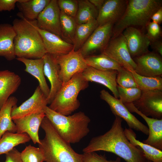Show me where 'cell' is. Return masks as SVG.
I'll list each match as a JSON object with an SVG mask.
<instances>
[{
	"mask_svg": "<svg viewBox=\"0 0 162 162\" xmlns=\"http://www.w3.org/2000/svg\"><path fill=\"white\" fill-rule=\"evenodd\" d=\"M115 116L110 129L103 134L92 138L83 149V153L104 151L114 154L126 162H147L142 150L127 138L122 125V119Z\"/></svg>",
	"mask_w": 162,
	"mask_h": 162,
	"instance_id": "1",
	"label": "cell"
},
{
	"mask_svg": "<svg viewBox=\"0 0 162 162\" xmlns=\"http://www.w3.org/2000/svg\"><path fill=\"white\" fill-rule=\"evenodd\" d=\"M18 16L20 18L14 20L12 25L15 32L14 44L16 57L42 58L47 52L38 29L36 20H27L20 14Z\"/></svg>",
	"mask_w": 162,
	"mask_h": 162,
	"instance_id": "2",
	"label": "cell"
},
{
	"mask_svg": "<svg viewBox=\"0 0 162 162\" xmlns=\"http://www.w3.org/2000/svg\"><path fill=\"white\" fill-rule=\"evenodd\" d=\"M45 136L40 139L39 147L42 149L46 162H83V154H79L71 147L70 144L58 134L48 119L45 116L40 126Z\"/></svg>",
	"mask_w": 162,
	"mask_h": 162,
	"instance_id": "3",
	"label": "cell"
},
{
	"mask_svg": "<svg viewBox=\"0 0 162 162\" xmlns=\"http://www.w3.org/2000/svg\"><path fill=\"white\" fill-rule=\"evenodd\" d=\"M44 112L58 134L70 144L79 142L89 132L88 125L91 120L83 112L65 116L47 106Z\"/></svg>",
	"mask_w": 162,
	"mask_h": 162,
	"instance_id": "4",
	"label": "cell"
},
{
	"mask_svg": "<svg viewBox=\"0 0 162 162\" xmlns=\"http://www.w3.org/2000/svg\"><path fill=\"white\" fill-rule=\"evenodd\" d=\"M162 6L161 0H128L124 14L113 26L112 38L122 34L129 27L144 31L152 15Z\"/></svg>",
	"mask_w": 162,
	"mask_h": 162,
	"instance_id": "5",
	"label": "cell"
},
{
	"mask_svg": "<svg viewBox=\"0 0 162 162\" xmlns=\"http://www.w3.org/2000/svg\"><path fill=\"white\" fill-rule=\"evenodd\" d=\"M88 86V82L84 78L82 73L75 74L62 86L48 107L63 115H70L80 106L77 99L79 93Z\"/></svg>",
	"mask_w": 162,
	"mask_h": 162,
	"instance_id": "6",
	"label": "cell"
},
{
	"mask_svg": "<svg viewBox=\"0 0 162 162\" xmlns=\"http://www.w3.org/2000/svg\"><path fill=\"white\" fill-rule=\"evenodd\" d=\"M60 67L59 77L64 84L75 74L82 73L88 66L80 49L55 56Z\"/></svg>",
	"mask_w": 162,
	"mask_h": 162,
	"instance_id": "7",
	"label": "cell"
},
{
	"mask_svg": "<svg viewBox=\"0 0 162 162\" xmlns=\"http://www.w3.org/2000/svg\"><path fill=\"white\" fill-rule=\"evenodd\" d=\"M100 97L109 105L111 111L115 116L125 121L129 128L148 135V127L133 115L119 99L115 98L104 89L100 91Z\"/></svg>",
	"mask_w": 162,
	"mask_h": 162,
	"instance_id": "8",
	"label": "cell"
},
{
	"mask_svg": "<svg viewBox=\"0 0 162 162\" xmlns=\"http://www.w3.org/2000/svg\"><path fill=\"white\" fill-rule=\"evenodd\" d=\"M114 60L122 67L130 70H134L136 64L131 57L122 34L111 38L101 52Z\"/></svg>",
	"mask_w": 162,
	"mask_h": 162,
	"instance_id": "9",
	"label": "cell"
},
{
	"mask_svg": "<svg viewBox=\"0 0 162 162\" xmlns=\"http://www.w3.org/2000/svg\"><path fill=\"white\" fill-rule=\"evenodd\" d=\"M113 25L108 23L96 28L80 49L84 57L97 52H102L112 38Z\"/></svg>",
	"mask_w": 162,
	"mask_h": 162,
	"instance_id": "10",
	"label": "cell"
},
{
	"mask_svg": "<svg viewBox=\"0 0 162 162\" xmlns=\"http://www.w3.org/2000/svg\"><path fill=\"white\" fill-rule=\"evenodd\" d=\"M133 103L136 108L146 116L162 118V90L142 91L139 99Z\"/></svg>",
	"mask_w": 162,
	"mask_h": 162,
	"instance_id": "11",
	"label": "cell"
},
{
	"mask_svg": "<svg viewBox=\"0 0 162 162\" xmlns=\"http://www.w3.org/2000/svg\"><path fill=\"white\" fill-rule=\"evenodd\" d=\"M47 104V98L38 86L28 99L20 106H17L16 105L13 107L11 118L13 120L33 114L44 112Z\"/></svg>",
	"mask_w": 162,
	"mask_h": 162,
	"instance_id": "12",
	"label": "cell"
},
{
	"mask_svg": "<svg viewBox=\"0 0 162 162\" xmlns=\"http://www.w3.org/2000/svg\"><path fill=\"white\" fill-rule=\"evenodd\" d=\"M60 11L57 0H50L36 19L38 27L62 38Z\"/></svg>",
	"mask_w": 162,
	"mask_h": 162,
	"instance_id": "13",
	"label": "cell"
},
{
	"mask_svg": "<svg viewBox=\"0 0 162 162\" xmlns=\"http://www.w3.org/2000/svg\"><path fill=\"white\" fill-rule=\"evenodd\" d=\"M136 64L134 71L141 76H161L162 56L154 52H148L133 58Z\"/></svg>",
	"mask_w": 162,
	"mask_h": 162,
	"instance_id": "14",
	"label": "cell"
},
{
	"mask_svg": "<svg viewBox=\"0 0 162 162\" xmlns=\"http://www.w3.org/2000/svg\"><path fill=\"white\" fill-rule=\"evenodd\" d=\"M122 34L133 58L149 51L150 41L144 31L138 28L129 27L125 28Z\"/></svg>",
	"mask_w": 162,
	"mask_h": 162,
	"instance_id": "15",
	"label": "cell"
},
{
	"mask_svg": "<svg viewBox=\"0 0 162 162\" xmlns=\"http://www.w3.org/2000/svg\"><path fill=\"white\" fill-rule=\"evenodd\" d=\"M127 2V0H105L96 19L98 26L108 23L114 25L124 14Z\"/></svg>",
	"mask_w": 162,
	"mask_h": 162,
	"instance_id": "16",
	"label": "cell"
},
{
	"mask_svg": "<svg viewBox=\"0 0 162 162\" xmlns=\"http://www.w3.org/2000/svg\"><path fill=\"white\" fill-rule=\"evenodd\" d=\"M130 112H135L146 121L148 129V136L142 142L162 150V119L149 118L143 114L134 106L133 103L124 104Z\"/></svg>",
	"mask_w": 162,
	"mask_h": 162,
	"instance_id": "17",
	"label": "cell"
},
{
	"mask_svg": "<svg viewBox=\"0 0 162 162\" xmlns=\"http://www.w3.org/2000/svg\"><path fill=\"white\" fill-rule=\"evenodd\" d=\"M117 70H101L88 66L82 73L84 78L88 82H94L101 84L109 89L114 97L119 98L116 78Z\"/></svg>",
	"mask_w": 162,
	"mask_h": 162,
	"instance_id": "18",
	"label": "cell"
},
{
	"mask_svg": "<svg viewBox=\"0 0 162 162\" xmlns=\"http://www.w3.org/2000/svg\"><path fill=\"white\" fill-rule=\"evenodd\" d=\"M45 117L44 112L33 114L13 120L16 127V133H26L34 144H40L38 131L42 122Z\"/></svg>",
	"mask_w": 162,
	"mask_h": 162,
	"instance_id": "19",
	"label": "cell"
},
{
	"mask_svg": "<svg viewBox=\"0 0 162 162\" xmlns=\"http://www.w3.org/2000/svg\"><path fill=\"white\" fill-rule=\"evenodd\" d=\"M42 58L44 62V74L51 85L50 93L47 97L48 104H50L63 84L59 77L60 67L55 57L46 53Z\"/></svg>",
	"mask_w": 162,
	"mask_h": 162,
	"instance_id": "20",
	"label": "cell"
},
{
	"mask_svg": "<svg viewBox=\"0 0 162 162\" xmlns=\"http://www.w3.org/2000/svg\"><path fill=\"white\" fill-rule=\"evenodd\" d=\"M38 29L42 38L47 53L56 56L67 54L73 49L72 44L57 35L38 27Z\"/></svg>",
	"mask_w": 162,
	"mask_h": 162,
	"instance_id": "21",
	"label": "cell"
},
{
	"mask_svg": "<svg viewBox=\"0 0 162 162\" xmlns=\"http://www.w3.org/2000/svg\"><path fill=\"white\" fill-rule=\"evenodd\" d=\"M21 82L20 77L14 72L8 70H0V110Z\"/></svg>",
	"mask_w": 162,
	"mask_h": 162,
	"instance_id": "22",
	"label": "cell"
},
{
	"mask_svg": "<svg viewBox=\"0 0 162 162\" xmlns=\"http://www.w3.org/2000/svg\"><path fill=\"white\" fill-rule=\"evenodd\" d=\"M16 59L24 64L26 72L31 74L38 80L40 88L47 98L50 93V89L45 77L44 70V62L43 58L28 59L17 58Z\"/></svg>",
	"mask_w": 162,
	"mask_h": 162,
	"instance_id": "23",
	"label": "cell"
},
{
	"mask_svg": "<svg viewBox=\"0 0 162 162\" xmlns=\"http://www.w3.org/2000/svg\"><path fill=\"white\" fill-rule=\"evenodd\" d=\"M15 36L12 25L0 24V56L8 61L13 60L16 57L14 44Z\"/></svg>",
	"mask_w": 162,
	"mask_h": 162,
	"instance_id": "24",
	"label": "cell"
},
{
	"mask_svg": "<svg viewBox=\"0 0 162 162\" xmlns=\"http://www.w3.org/2000/svg\"><path fill=\"white\" fill-rule=\"evenodd\" d=\"M125 134L129 142L142 151L146 159L152 162H162V151L136 139V136L130 128L124 129Z\"/></svg>",
	"mask_w": 162,
	"mask_h": 162,
	"instance_id": "25",
	"label": "cell"
},
{
	"mask_svg": "<svg viewBox=\"0 0 162 162\" xmlns=\"http://www.w3.org/2000/svg\"><path fill=\"white\" fill-rule=\"evenodd\" d=\"M17 102L15 97H10L0 110V139L7 131L13 133L16 132V125L11 118V111Z\"/></svg>",
	"mask_w": 162,
	"mask_h": 162,
	"instance_id": "26",
	"label": "cell"
},
{
	"mask_svg": "<svg viewBox=\"0 0 162 162\" xmlns=\"http://www.w3.org/2000/svg\"><path fill=\"white\" fill-rule=\"evenodd\" d=\"M50 0H22L17 3L25 18L31 20H36L40 13L48 5Z\"/></svg>",
	"mask_w": 162,
	"mask_h": 162,
	"instance_id": "27",
	"label": "cell"
},
{
	"mask_svg": "<svg viewBox=\"0 0 162 162\" xmlns=\"http://www.w3.org/2000/svg\"><path fill=\"white\" fill-rule=\"evenodd\" d=\"M84 58L88 66L98 70L117 71L123 68L114 60L102 53L97 55H89Z\"/></svg>",
	"mask_w": 162,
	"mask_h": 162,
	"instance_id": "28",
	"label": "cell"
},
{
	"mask_svg": "<svg viewBox=\"0 0 162 162\" xmlns=\"http://www.w3.org/2000/svg\"><path fill=\"white\" fill-rule=\"evenodd\" d=\"M31 140L26 133L5 132L0 139V155L6 154L15 146L28 142Z\"/></svg>",
	"mask_w": 162,
	"mask_h": 162,
	"instance_id": "29",
	"label": "cell"
},
{
	"mask_svg": "<svg viewBox=\"0 0 162 162\" xmlns=\"http://www.w3.org/2000/svg\"><path fill=\"white\" fill-rule=\"evenodd\" d=\"M98 26L96 20L77 24L73 44L75 51L81 49L92 32Z\"/></svg>",
	"mask_w": 162,
	"mask_h": 162,
	"instance_id": "30",
	"label": "cell"
},
{
	"mask_svg": "<svg viewBox=\"0 0 162 162\" xmlns=\"http://www.w3.org/2000/svg\"><path fill=\"white\" fill-rule=\"evenodd\" d=\"M77 1L78 10L75 18L77 24L96 20L98 11L89 0H79Z\"/></svg>",
	"mask_w": 162,
	"mask_h": 162,
	"instance_id": "31",
	"label": "cell"
},
{
	"mask_svg": "<svg viewBox=\"0 0 162 162\" xmlns=\"http://www.w3.org/2000/svg\"><path fill=\"white\" fill-rule=\"evenodd\" d=\"M129 70L131 73L138 87L142 91L162 90L161 76H144L137 74L134 70Z\"/></svg>",
	"mask_w": 162,
	"mask_h": 162,
	"instance_id": "32",
	"label": "cell"
},
{
	"mask_svg": "<svg viewBox=\"0 0 162 162\" xmlns=\"http://www.w3.org/2000/svg\"><path fill=\"white\" fill-rule=\"evenodd\" d=\"M60 21L62 38L73 44L77 25L75 18L61 11Z\"/></svg>",
	"mask_w": 162,
	"mask_h": 162,
	"instance_id": "33",
	"label": "cell"
},
{
	"mask_svg": "<svg viewBox=\"0 0 162 162\" xmlns=\"http://www.w3.org/2000/svg\"><path fill=\"white\" fill-rule=\"evenodd\" d=\"M21 156L23 162H43L45 160L42 149L31 145L26 146L22 152Z\"/></svg>",
	"mask_w": 162,
	"mask_h": 162,
	"instance_id": "34",
	"label": "cell"
},
{
	"mask_svg": "<svg viewBox=\"0 0 162 162\" xmlns=\"http://www.w3.org/2000/svg\"><path fill=\"white\" fill-rule=\"evenodd\" d=\"M117 89L119 100L124 104L134 102L140 98L142 91L138 87L125 88L118 85Z\"/></svg>",
	"mask_w": 162,
	"mask_h": 162,
	"instance_id": "35",
	"label": "cell"
},
{
	"mask_svg": "<svg viewBox=\"0 0 162 162\" xmlns=\"http://www.w3.org/2000/svg\"><path fill=\"white\" fill-rule=\"evenodd\" d=\"M117 71L116 82L117 85L125 88L138 87L129 70L123 67Z\"/></svg>",
	"mask_w": 162,
	"mask_h": 162,
	"instance_id": "36",
	"label": "cell"
},
{
	"mask_svg": "<svg viewBox=\"0 0 162 162\" xmlns=\"http://www.w3.org/2000/svg\"><path fill=\"white\" fill-rule=\"evenodd\" d=\"M57 3L61 11L75 18L77 11L78 3L76 0H58Z\"/></svg>",
	"mask_w": 162,
	"mask_h": 162,
	"instance_id": "37",
	"label": "cell"
},
{
	"mask_svg": "<svg viewBox=\"0 0 162 162\" xmlns=\"http://www.w3.org/2000/svg\"><path fill=\"white\" fill-rule=\"evenodd\" d=\"M145 30L146 34L150 42L161 39L162 30L159 24L150 21L146 25Z\"/></svg>",
	"mask_w": 162,
	"mask_h": 162,
	"instance_id": "38",
	"label": "cell"
},
{
	"mask_svg": "<svg viewBox=\"0 0 162 162\" xmlns=\"http://www.w3.org/2000/svg\"><path fill=\"white\" fill-rule=\"evenodd\" d=\"M83 162H121V159L117 157L114 160H108L105 155L99 154L95 152L83 153Z\"/></svg>",
	"mask_w": 162,
	"mask_h": 162,
	"instance_id": "39",
	"label": "cell"
},
{
	"mask_svg": "<svg viewBox=\"0 0 162 162\" xmlns=\"http://www.w3.org/2000/svg\"><path fill=\"white\" fill-rule=\"evenodd\" d=\"M4 162H23L21 156V153L15 148L5 154Z\"/></svg>",
	"mask_w": 162,
	"mask_h": 162,
	"instance_id": "40",
	"label": "cell"
},
{
	"mask_svg": "<svg viewBox=\"0 0 162 162\" xmlns=\"http://www.w3.org/2000/svg\"><path fill=\"white\" fill-rule=\"evenodd\" d=\"M22 0H0V12L10 11L14 10L16 4L22 2Z\"/></svg>",
	"mask_w": 162,
	"mask_h": 162,
	"instance_id": "41",
	"label": "cell"
},
{
	"mask_svg": "<svg viewBox=\"0 0 162 162\" xmlns=\"http://www.w3.org/2000/svg\"><path fill=\"white\" fill-rule=\"evenodd\" d=\"M150 46L153 52L162 56V41L161 39L150 42Z\"/></svg>",
	"mask_w": 162,
	"mask_h": 162,
	"instance_id": "42",
	"label": "cell"
},
{
	"mask_svg": "<svg viewBox=\"0 0 162 162\" xmlns=\"http://www.w3.org/2000/svg\"><path fill=\"white\" fill-rule=\"evenodd\" d=\"M151 20L159 25L162 22V6L160 7L152 15Z\"/></svg>",
	"mask_w": 162,
	"mask_h": 162,
	"instance_id": "43",
	"label": "cell"
},
{
	"mask_svg": "<svg viewBox=\"0 0 162 162\" xmlns=\"http://www.w3.org/2000/svg\"><path fill=\"white\" fill-rule=\"evenodd\" d=\"M89 1L95 7L98 12L104 4L105 0H89Z\"/></svg>",
	"mask_w": 162,
	"mask_h": 162,
	"instance_id": "44",
	"label": "cell"
},
{
	"mask_svg": "<svg viewBox=\"0 0 162 162\" xmlns=\"http://www.w3.org/2000/svg\"><path fill=\"white\" fill-rule=\"evenodd\" d=\"M147 162H152L151 161L148 160Z\"/></svg>",
	"mask_w": 162,
	"mask_h": 162,
	"instance_id": "45",
	"label": "cell"
}]
</instances>
